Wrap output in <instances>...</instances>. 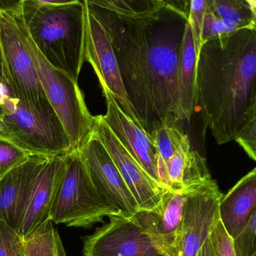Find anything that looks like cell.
<instances>
[{
	"instance_id": "6da1fadb",
	"label": "cell",
	"mask_w": 256,
	"mask_h": 256,
	"mask_svg": "<svg viewBox=\"0 0 256 256\" xmlns=\"http://www.w3.org/2000/svg\"><path fill=\"white\" fill-rule=\"evenodd\" d=\"M108 36L133 114L150 136L163 126L181 128V52L188 1L86 0Z\"/></svg>"
},
{
	"instance_id": "7a4b0ae2",
	"label": "cell",
	"mask_w": 256,
	"mask_h": 256,
	"mask_svg": "<svg viewBox=\"0 0 256 256\" xmlns=\"http://www.w3.org/2000/svg\"><path fill=\"white\" fill-rule=\"evenodd\" d=\"M256 29L206 42L198 56L196 104L218 144L256 118Z\"/></svg>"
},
{
	"instance_id": "3957f363",
	"label": "cell",
	"mask_w": 256,
	"mask_h": 256,
	"mask_svg": "<svg viewBox=\"0 0 256 256\" xmlns=\"http://www.w3.org/2000/svg\"><path fill=\"white\" fill-rule=\"evenodd\" d=\"M22 17L44 59L78 82L85 62V0H23Z\"/></svg>"
},
{
	"instance_id": "277c9868",
	"label": "cell",
	"mask_w": 256,
	"mask_h": 256,
	"mask_svg": "<svg viewBox=\"0 0 256 256\" xmlns=\"http://www.w3.org/2000/svg\"><path fill=\"white\" fill-rule=\"evenodd\" d=\"M16 19L26 50L34 60L48 100L62 124L72 149H78L94 132L95 116L91 114L78 82L54 68L31 40L22 11L11 14Z\"/></svg>"
},
{
	"instance_id": "5b68a950",
	"label": "cell",
	"mask_w": 256,
	"mask_h": 256,
	"mask_svg": "<svg viewBox=\"0 0 256 256\" xmlns=\"http://www.w3.org/2000/svg\"><path fill=\"white\" fill-rule=\"evenodd\" d=\"M118 215L94 186L78 149L66 154L64 170L50 221L68 227L88 228Z\"/></svg>"
},
{
	"instance_id": "8992f818",
	"label": "cell",
	"mask_w": 256,
	"mask_h": 256,
	"mask_svg": "<svg viewBox=\"0 0 256 256\" xmlns=\"http://www.w3.org/2000/svg\"><path fill=\"white\" fill-rule=\"evenodd\" d=\"M6 88V86H5ZM0 116L12 142L31 156H60L72 150L71 142L58 116H50L0 91Z\"/></svg>"
},
{
	"instance_id": "52a82bcc",
	"label": "cell",
	"mask_w": 256,
	"mask_h": 256,
	"mask_svg": "<svg viewBox=\"0 0 256 256\" xmlns=\"http://www.w3.org/2000/svg\"><path fill=\"white\" fill-rule=\"evenodd\" d=\"M0 46L4 64V85L7 92L44 114L58 116L48 100L16 19L11 14L2 11H0Z\"/></svg>"
},
{
	"instance_id": "ba28073f",
	"label": "cell",
	"mask_w": 256,
	"mask_h": 256,
	"mask_svg": "<svg viewBox=\"0 0 256 256\" xmlns=\"http://www.w3.org/2000/svg\"><path fill=\"white\" fill-rule=\"evenodd\" d=\"M94 186L118 215L132 217L138 205L96 133L78 148Z\"/></svg>"
},
{
	"instance_id": "9c48e42d",
	"label": "cell",
	"mask_w": 256,
	"mask_h": 256,
	"mask_svg": "<svg viewBox=\"0 0 256 256\" xmlns=\"http://www.w3.org/2000/svg\"><path fill=\"white\" fill-rule=\"evenodd\" d=\"M84 238V256H155L160 254L149 235L133 217L113 215Z\"/></svg>"
},
{
	"instance_id": "30bf717a",
	"label": "cell",
	"mask_w": 256,
	"mask_h": 256,
	"mask_svg": "<svg viewBox=\"0 0 256 256\" xmlns=\"http://www.w3.org/2000/svg\"><path fill=\"white\" fill-rule=\"evenodd\" d=\"M190 191L168 188L155 209L139 210L132 216L162 256H180L184 206Z\"/></svg>"
},
{
	"instance_id": "8fae6325",
	"label": "cell",
	"mask_w": 256,
	"mask_h": 256,
	"mask_svg": "<svg viewBox=\"0 0 256 256\" xmlns=\"http://www.w3.org/2000/svg\"><path fill=\"white\" fill-rule=\"evenodd\" d=\"M84 59L94 68L102 92L112 94L120 108L138 124L128 102L108 36L101 24L90 12L86 4Z\"/></svg>"
},
{
	"instance_id": "7c38bea8",
	"label": "cell",
	"mask_w": 256,
	"mask_h": 256,
	"mask_svg": "<svg viewBox=\"0 0 256 256\" xmlns=\"http://www.w3.org/2000/svg\"><path fill=\"white\" fill-rule=\"evenodd\" d=\"M94 132L118 168L139 210L155 209L168 188L155 182L140 167L108 126L102 115L95 116Z\"/></svg>"
},
{
	"instance_id": "4fadbf2b",
	"label": "cell",
	"mask_w": 256,
	"mask_h": 256,
	"mask_svg": "<svg viewBox=\"0 0 256 256\" xmlns=\"http://www.w3.org/2000/svg\"><path fill=\"white\" fill-rule=\"evenodd\" d=\"M223 197L215 180L191 190L186 198L180 256H196L220 220Z\"/></svg>"
},
{
	"instance_id": "5bb4252c",
	"label": "cell",
	"mask_w": 256,
	"mask_h": 256,
	"mask_svg": "<svg viewBox=\"0 0 256 256\" xmlns=\"http://www.w3.org/2000/svg\"><path fill=\"white\" fill-rule=\"evenodd\" d=\"M48 158L32 156L0 178V221L17 232L36 180Z\"/></svg>"
},
{
	"instance_id": "9a60e30c",
	"label": "cell",
	"mask_w": 256,
	"mask_h": 256,
	"mask_svg": "<svg viewBox=\"0 0 256 256\" xmlns=\"http://www.w3.org/2000/svg\"><path fill=\"white\" fill-rule=\"evenodd\" d=\"M65 155L48 158L31 192L18 233L24 240L30 238L50 221V214L64 170Z\"/></svg>"
},
{
	"instance_id": "2e32d148",
	"label": "cell",
	"mask_w": 256,
	"mask_h": 256,
	"mask_svg": "<svg viewBox=\"0 0 256 256\" xmlns=\"http://www.w3.org/2000/svg\"><path fill=\"white\" fill-rule=\"evenodd\" d=\"M103 94L107 102V112L102 116L104 122L145 172L162 185L157 174L156 154L150 136L120 108L112 94Z\"/></svg>"
},
{
	"instance_id": "e0dca14e",
	"label": "cell",
	"mask_w": 256,
	"mask_h": 256,
	"mask_svg": "<svg viewBox=\"0 0 256 256\" xmlns=\"http://www.w3.org/2000/svg\"><path fill=\"white\" fill-rule=\"evenodd\" d=\"M256 212V168H253L222 198L218 214L224 229L234 239Z\"/></svg>"
},
{
	"instance_id": "ac0fdd59",
	"label": "cell",
	"mask_w": 256,
	"mask_h": 256,
	"mask_svg": "<svg viewBox=\"0 0 256 256\" xmlns=\"http://www.w3.org/2000/svg\"><path fill=\"white\" fill-rule=\"evenodd\" d=\"M197 54L190 24H187L181 52L179 89L184 121L190 122L196 106Z\"/></svg>"
},
{
	"instance_id": "d6986e66",
	"label": "cell",
	"mask_w": 256,
	"mask_h": 256,
	"mask_svg": "<svg viewBox=\"0 0 256 256\" xmlns=\"http://www.w3.org/2000/svg\"><path fill=\"white\" fill-rule=\"evenodd\" d=\"M208 6L233 32L256 29L254 0H208Z\"/></svg>"
},
{
	"instance_id": "ffe728a7",
	"label": "cell",
	"mask_w": 256,
	"mask_h": 256,
	"mask_svg": "<svg viewBox=\"0 0 256 256\" xmlns=\"http://www.w3.org/2000/svg\"><path fill=\"white\" fill-rule=\"evenodd\" d=\"M150 136L156 154L157 174L162 185L168 188L166 163L188 138L182 128L163 126Z\"/></svg>"
},
{
	"instance_id": "44dd1931",
	"label": "cell",
	"mask_w": 256,
	"mask_h": 256,
	"mask_svg": "<svg viewBox=\"0 0 256 256\" xmlns=\"http://www.w3.org/2000/svg\"><path fill=\"white\" fill-rule=\"evenodd\" d=\"M24 250L26 256H67L60 236L52 222L24 240Z\"/></svg>"
},
{
	"instance_id": "7402d4cb",
	"label": "cell",
	"mask_w": 256,
	"mask_h": 256,
	"mask_svg": "<svg viewBox=\"0 0 256 256\" xmlns=\"http://www.w3.org/2000/svg\"><path fill=\"white\" fill-rule=\"evenodd\" d=\"M206 160L192 148L188 150L184 161L181 176V186L184 190H192L212 180Z\"/></svg>"
},
{
	"instance_id": "603a6c76",
	"label": "cell",
	"mask_w": 256,
	"mask_h": 256,
	"mask_svg": "<svg viewBox=\"0 0 256 256\" xmlns=\"http://www.w3.org/2000/svg\"><path fill=\"white\" fill-rule=\"evenodd\" d=\"M30 156L29 152L13 142L0 138V178Z\"/></svg>"
},
{
	"instance_id": "cb8c5ba5",
	"label": "cell",
	"mask_w": 256,
	"mask_h": 256,
	"mask_svg": "<svg viewBox=\"0 0 256 256\" xmlns=\"http://www.w3.org/2000/svg\"><path fill=\"white\" fill-rule=\"evenodd\" d=\"M0 256H26L24 240L2 221H0Z\"/></svg>"
},
{
	"instance_id": "d4e9b609",
	"label": "cell",
	"mask_w": 256,
	"mask_h": 256,
	"mask_svg": "<svg viewBox=\"0 0 256 256\" xmlns=\"http://www.w3.org/2000/svg\"><path fill=\"white\" fill-rule=\"evenodd\" d=\"M206 5L208 0L188 1V24L192 34L197 58L203 46L202 40V29Z\"/></svg>"
},
{
	"instance_id": "484cf974",
	"label": "cell",
	"mask_w": 256,
	"mask_h": 256,
	"mask_svg": "<svg viewBox=\"0 0 256 256\" xmlns=\"http://www.w3.org/2000/svg\"><path fill=\"white\" fill-rule=\"evenodd\" d=\"M256 212L252 214L244 230L233 239L235 256H253L256 254Z\"/></svg>"
},
{
	"instance_id": "4316f807",
	"label": "cell",
	"mask_w": 256,
	"mask_h": 256,
	"mask_svg": "<svg viewBox=\"0 0 256 256\" xmlns=\"http://www.w3.org/2000/svg\"><path fill=\"white\" fill-rule=\"evenodd\" d=\"M230 34L233 32L206 5L202 29V44L204 46L206 42L222 38Z\"/></svg>"
},
{
	"instance_id": "83f0119b",
	"label": "cell",
	"mask_w": 256,
	"mask_h": 256,
	"mask_svg": "<svg viewBox=\"0 0 256 256\" xmlns=\"http://www.w3.org/2000/svg\"><path fill=\"white\" fill-rule=\"evenodd\" d=\"M210 239L215 256H235L233 239L229 236L220 220L212 227Z\"/></svg>"
},
{
	"instance_id": "f1b7e54d",
	"label": "cell",
	"mask_w": 256,
	"mask_h": 256,
	"mask_svg": "<svg viewBox=\"0 0 256 256\" xmlns=\"http://www.w3.org/2000/svg\"><path fill=\"white\" fill-rule=\"evenodd\" d=\"M236 140L247 155L256 160V118L250 120L246 124L240 134L236 138Z\"/></svg>"
},
{
	"instance_id": "f546056e",
	"label": "cell",
	"mask_w": 256,
	"mask_h": 256,
	"mask_svg": "<svg viewBox=\"0 0 256 256\" xmlns=\"http://www.w3.org/2000/svg\"><path fill=\"white\" fill-rule=\"evenodd\" d=\"M196 256H215L214 250H212V245H211L210 239V235L206 238L205 242H204L202 246L200 247L199 251L198 252Z\"/></svg>"
},
{
	"instance_id": "4dcf8cb0",
	"label": "cell",
	"mask_w": 256,
	"mask_h": 256,
	"mask_svg": "<svg viewBox=\"0 0 256 256\" xmlns=\"http://www.w3.org/2000/svg\"><path fill=\"white\" fill-rule=\"evenodd\" d=\"M0 138L6 139V140L12 142L8 128H7L6 126L5 122H4L1 116H0Z\"/></svg>"
},
{
	"instance_id": "1f68e13d",
	"label": "cell",
	"mask_w": 256,
	"mask_h": 256,
	"mask_svg": "<svg viewBox=\"0 0 256 256\" xmlns=\"http://www.w3.org/2000/svg\"><path fill=\"white\" fill-rule=\"evenodd\" d=\"M4 84V64H2V49L0 46V85Z\"/></svg>"
},
{
	"instance_id": "d6a6232c",
	"label": "cell",
	"mask_w": 256,
	"mask_h": 256,
	"mask_svg": "<svg viewBox=\"0 0 256 256\" xmlns=\"http://www.w3.org/2000/svg\"><path fill=\"white\" fill-rule=\"evenodd\" d=\"M162 256V254H156V256Z\"/></svg>"
},
{
	"instance_id": "836d02e7",
	"label": "cell",
	"mask_w": 256,
	"mask_h": 256,
	"mask_svg": "<svg viewBox=\"0 0 256 256\" xmlns=\"http://www.w3.org/2000/svg\"><path fill=\"white\" fill-rule=\"evenodd\" d=\"M256 256V254H254V256Z\"/></svg>"
}]
</instances>
